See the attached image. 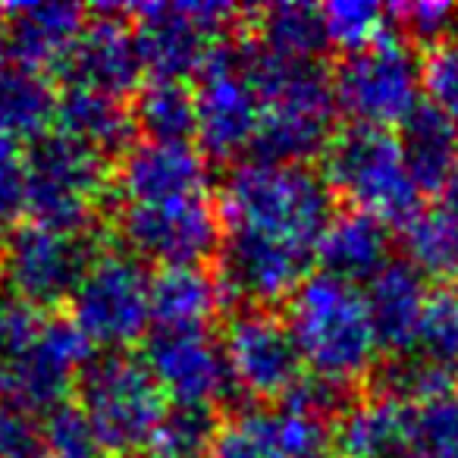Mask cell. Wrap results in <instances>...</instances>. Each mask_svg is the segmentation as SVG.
<instances>
[{"instance_id":"cell-23","label":"cell","mask_w":458,"mask_h":458,"mask_svg":"<svg viewBox=\"0 0 458 458\" xmlns=\"http://www.w3.org/2000/svg\"><path fill=\"white\" fill-rule=\"evenodd\" d=\"M226 293L204 267H160L151 276L154 330H210Z\"/></svg>"},{"instance_id":"cell-12","label":"cell","mask_w":458,"mask_h":458,"mask_svg":"<svg viewBox=\"0 0 458 458\" xmlns=\"http://www.w3.org/2000/svg\"><path fill=\"white\" fill-rule=\"evenodd\" d=\"M116 229L132 258L157 267H204L223 242L220 208L210 195L166 204H123Z\"/></svg>"},{"instance_id":"cell-8","label":"cell","mask_w":458,"mask_h":458,"mask_svg":"<svg viewBox=\"0 0 458 458\" xmlns=\"http://www.w3.org/2000/svg\"><path fill=\"white\" fill-rule=\"evenodd\" d=\"M330 79L336 110L349 116L352 126L393 132L424 104V60L399 35L343 57Z\"/></svg>"},{"instance_id":"cell-35","label":"cell","mask_w":458,"mask_h":458,"mask_svg":"<svg viewBox=\"0 0 458 458\" xmlns=\"http://www.w3.org/2000/svg\"><path fill=\"white\" fill-rule=\"evenodd\" d=\"M389 20H393L395 32L405 35V41L424 45L427 51L458 38V7L445 4V0H439V4H430V0L399 4V7H389Z\"/></svg>"},{"instance_id":"cell-6","label":"cell","mask_w":458,"mask_h":458,"mask_svg":"<svg viewBox=\"0 0 458 458\" xmlns=\"http://www.w3.org/2000/svg\"><path fill=\"white\" fill-rule=\"evenodd\" d=\"M324 179L352 210L386 226H405L420 210V189L402 157L399 135L370 126H345L324 151Z\"/></svg>"},{"instance_id":"cell-18","label":"cell","mask_w":458,"mask_h":458,"mask_svg":"<svg viewBox=\"0 0 458 458\" xmlns=\"http://www.w3.org/2000/svg\"><path fill=\"white\" fill-rule=\"evenodd\" d=\"M123 16L126 13H116V7H101L85 22L70 57L57 70L66 89H91L114 98L141 89L145 70L135 51L132 26Z\"/></svg>"},{"instance_id":"cell-10","label":"cell","mask_w":458,"mask_h":458,"mask_svg":"<svg viewBox=\"0 0 458 458\" xmlns=\"http://www.w3.org/2000/svg\"><path fill=\"white\" fill-rule=\"evenodd\" d=\"M123 13L132 16L141 70L151 79L185 82L210 64L239 10L229 4H139Z\"/></svg>"},{"instance_id":"cell-3","label":"cell","mask_w":458,"mask_h":458,"mask_svg":"<svg viewBox=\"0 0 458 458\" xmlns=\"http://www.w3.org/2000/svg\"><path fill=\"white\" fill-rule=\"evenodd\" d=\"M286 327L308 374L352 389V383L377 368L380 343L361 286L324 270L308 274L289 299Z\"/></svg>"},{"instance_id":"cell-38","label":"cell","mask_w":458,"mask_h":458,"mask_svg":"<svg viewBox=\"0 0 458 458\" xmlns=\"http://www.w3.org/2000/svg\"><path fill=\"white\" fill-rule=\"evenodd\" d=\"M424 95L458 135V38L437 45L424 57Z\"/></svg>"},{"instance_id":"cell-26","label":"cell","mask_w":458,"mask_h":458,"mask_svg":"<svg viewBox=\"0 0 458 458\" xmlns=\"http://www.w3.org/2000/svg\"><path fill=\"white\" fill-rule=\"evenodd\" d=\"M239 424L261 443L270 458H327L333 452L330 420L311 418L289 405H255L239 414Z\"/></svg>"},{"instance_id":"cell-21","label":"cell","mask_w":458,"mask_h":458,"mask_svg":"<svg viewBox=\"0 0 458 458\" xmlns=\"http://www.w3.org/2000/svg\"><path fill=\"white\" fill-rule=\"evenodd\" d=\"M314 258L320 261L324 274L352 283V286H368L393 261L389 226L377 216L352 208L343 214H333Z\"/></svg>"},{"instance_id":"cell-22","label":"cell","mask_w":458,"mask_h":458,"mask_svg":"<svg viewBox=\"0 0 458 458\" xmlns=\"http://www.w3.org/2000/svg\"><path fill=\"white\" fill-rule=\"evenodd\" d=\"M54 126L60 135L91 148L98 154H123L132 145L135 116L123 98L104 95L91 89H64L57 95Z\"/></svg>"},{"instance_id":"cell-45","label":"cell","mask_w":458,"mask_h":458,"mask_svg":"<svg viewBox=\"0 0 458 458\" xmlns=\"http://www.w3.org/2000/svg\"><path fill=\"white\" fill-rule=\"evenodd\" d=\"M114 458H160L154 449H139V452H123V455H114Z\"/></svg>"},{"instance_id":"cell-46","label":"cell","mask_w":458,"mask_h":458,"mask_svg":"<svg viewBox=\"0 0 458 458\" xmlns=\"http://www.w3.org/2000/svg\"><path fill=\"white\" fill-rule=\"evenodd\" d=\"M0 395H7V368H4V355H0Z\"/></svg>"},{"instance_id":"cell-33","label":"cell","mask_w":458,"mask_h":458,"mask_svg":"<svg viewBox=\"0 0 458 458\" xmlns=\"http://www.w3.org/2000/svg\"><path fill=\"white\" fill-rule=\"evenodd\" d=\"M408 352L458 374V289H430L418 336Z\"/></svg>"},{"instance_id":"cell-7","label":"cell","mask_w":458,"mask_h":458,"mask_svg":"<svg viewBox=\"0 0 458 458\" xmlns=\"http://www.w3.org/2000/svg\"><path fill=\"white\" fill-rule=\"evenodd\" d=\"M110 182L107 157L60 132H47L26 154V210L45 226L85 236Z\"/></svg>"},{"instance_id":"cell-27","label":"cell","mask_w":458,"mask_h":458,"mask_svg":"<svg viewBox=\"0 0 458 458\" xmlns=\"http://www.w3.org/2000/svg\"><path fill=\"white\" fill-rule=\"evenodd\" d=\"M255 45L283 60H305L318 64L320 54L330 47L324 29V13L311 4H274V7L251 10Z\"/></svg>"},{"instance_id":"cell-20","label":"cell","mask_w":458,"mask_h":458,"mask_svg":"<svg viewBox=\"0 0 458 458\" xmlns=\"http://www.w3.org/2000/svg\"><path fill=\"white\" fill-rule=\"evenodd\" d=\"M370 324H374L377 343L389 355H402L414 345L420 318H424L430 286L427 276L405 258H393L374 280L364 286Z\"/></svg>"},{"instance_id":"cell-41","label":"cell","mask_w":458,"mask_h":458,"mask_svg":"<svg viewBox=\"0 0 458 458\" xmlns=\"http://www.w3.org/2000/svg\"><path fill=\"white\" fill-rule=\"evenodd\" d=\"M208 458H270V455L239 420H233V424H226L220 430V437H216Z\"/></svg>"},{"instance_id":"cell-9","label":"cell","mask_w":458,"mask_h":458,"mask_svg":"<svg viewBox=\"0 0 458 458\" xmlns=\"http://www.w3.org/2000/svg\"><path fill=\"white\" fill-rule=\"evenodd\" d=\"M70 318L91 345L123 352L151 327V274L126 249L98 251L70 299Z\"/></svg>"},{"instance_id":"cell-47","label":"cell","mask_w":458,"mask_h":458,"mask_svg":"<svg viewBox=\"0 0 458 458\" xmlns=\"http://www.w3.org/2000/svg\"><path fill=\"white\" fill-rule=\"evenodd\" d=\"M0 245H4V233H0Z\"/></svg>"},{"instance_id":"cell-13","label":"cell","mask_w":458,"mask_h":458,"mask_svg":"<svg viewBox=\"0 0 458 458\" xmlns=\"http://www.w3.org/2000/svg\"><path fill=\"white\" fill-rule=\"evenodd\" d=\"M195 141L208 160H236L255 151L261 101L239 47L220 45L195 79Z\"/></svg>"},{"instance_id":"cell-11","label":"cell","mask_w":458,"mask_h":458,"mask_svg":"<svg viewBox=\"0 0 458 458\" xmlns=\"http://www.w3.org/2000/svg\"><path fill=\"white\" fill-rule=\"evenodd\" d=\"M95 255L89 236L35 220L20 223L0 245V283L20 305L51 311L72 299Z\"/></svg>"},{"instance_id":"cell-42","label":"cell","mask_w":458,"mask_h":458,"mask_svg":"<svg viewBox=\"0 0 458 458\" xmlns=\"http://www.w3.org/2000/svg\"><path fill=\"white\" fill-rule=\"evenodd\" d=\"M437 198H439L437 208H443L445 214H452L458 220V166L452 170V176L443 182V189L437 191Z\"/></svg>"},{"instance_id":"cell-24","label":"cell","mask_w":458,"mask_h":458,"mask_svg":"<svg viewBox=\"0 0 458 458\" xmlns=\"http://www.w3.org/2000/svg\"><path fill=\"white\" fill-rule=\"evenodd\" d=\"M408 418L411 408L383 395L352 402L333 427V449L343 458H383L411 443Z\"/></svg>"},{"instance_id":"cell-36","label":"cell","mask_w":458,"mask_h":458,"mask_svg":"<svg viewBox=\"0 0 458 458\" xmlns=\"http://www.w3.org/2000/svg\"><path fill=\"white\" fill-rule=\"evenodd\" d=\"M47 458H101L104 449L91 430L89 418L76 402H64L45 414Z\"/></svg>"},{"instance_id":"cell-16","label":"cell","mask_w":458,"mask_h":458,"mask_svg":"<svg viewBox=\"0 0 458 458\" xmlns=\"http://www.w3.org/2000/svg\"><path fill=\"white\" fill-rule=\"evenodd\" d=\"M311 261L314 251L255 236V233L226 229L216 251V280L226 299L267 311V305L293 299L295 289L308 280Z\"/></svg>"},{"instance_id":"cell-1","label":"cell","mask_w":458,"mask_h":458,"mask_svg":"<svg viewBox=\"0 0 458 458\" xmlns=\"http://www.w3.org/2000/svg\"><path fill=\"white\" fill-rule=\"evenodd\" d=\"M242 64L261 101V132L251 160L301 164L333 141V79L320 64L283 60L261 47H242Z\"/></svg>"},{"instance_id":"cell-17","label":"cell","mask_w":458,"mask_h":458,"mask_svg":"<svg viewBox=\"0 0 458 458\" xmlns=\"http://www.w3.org/2000/svg\"><path fill=\"white\" fill-rule=\"evenodd\" d=\"M110 191L123 204H166L210 195L208 157L195 145L132 141L120 154Z\"/></svg>"},{"instance_id":"cell-4","label":"cell","mask_w":458,"mask_h":458,"mask_svg":"<svg viewBox=\"0 0 458 458\" xmlns=\"http://www.w3.org/2000/svg\"><path fill=\"white\" fill-rule=\"evenodd\" d=\"M7 368V395L47 414L76 389V377L95 355V345L64 314H38L13 301L0 330Z\"/></svg>"},{"instance_id":"cell-2","label":"cell","mask_w":458,"mask_h":458,"mask_svg":"<svg viewBox=\"0 0 458 458\" xmlns=\"http://www.w3.org/2000/svg\"><path fill=\"white\" fill-rule=\"evenodd\" d=\"M220 220L236 233L318 251L324 229L330 226L333 189L320 173L301 164L245 160L229 170L220 185Z\"/></svg>"},{"instance_id":"cell-32","label":"cell","mask_w":458,"mask_h":458,"mask_svg":"<svg viewBox=\"0 0 458 458\" xmlns=\"http://www.w3.org/2000/svg\"><path fill=\"white\" fill-rule=\"evenodd\" d=\"M330 47H339L343 57L368 51L389 35V7L370 0H336L320 7Z\"/></svg>"},{"instance_id":"cell-15","label":"cell","mask_w":458,"mask_h":458,"mask_svg":"<svg viewBox=\"0 0 458 458\" xmlns=\"http://www.w3.org/2000/svg\"><path fill=\"white\" fill-rule=\"evenodd\" d=\"M141 361L170 405L216 408L236 393L223 339L210 330H154Z\"/></svg>"},{"instance_id":"cell-29","label":"cell","mask_w":458,"mask_h":458,"mask_svg":"<svg viewBox=\"0 0 458 458\" xmlns=\"http://www.w3.org/2000/svg\"><path fill=\"white\" fill-rule=\"evenodd\" d=\"M135 129L145 141L191 145L195 139V89L173 79H148L135 91Z\"/></svg>"},{"instance_id":"cell-30","label":"cell","mask_w":458,"mask_h":458,"mask_svg":"<svg viewBox=\"0 0 458 458\" xmlns=\"http://www.w3.org/2000/svg\"><path fill=\"white\" fill-rule=\"evenodd\" d=\"M405 261L433 280L458 276V220L443 208H420L402 226Z\"/></svg>"},{"instance_id":"cell-25","label":"cell","mask_w":458,"mask_h":458,"mask_svg":"<svg viewBox=\"0 0 458 458\" xmlns=\"http://www.w3.org/2000/svg\"><path fill=\"white\" fill-rule=\"evenodd\" d=\"M399 145L405 166L420 191H439L458 166V135L443 114L430 104H420L399 126Z\"/></svg>"},{"instance_id":"cell-40","label":"cell","mask_w":458,"mask_h":458,"mask_svg":"<svg viewBox=\"0 0 458 458\" xmlns=\"http://www.w3.org/2000/svg\"><path fill=\"white\" fill-rule=\"evenodd\" d=\"M26 210V157L20 145L0 135V223Z\"/></svg>"},{"instance_id":"cell-43","label":"cell","mask_w":458,"mask_h":458,"mask_svg":"<svg viewBox=\"0 0 458 458\" xmlns=\"http://www.w3.org/2000/svg\"><path fill=\"white\" fill-rule=\"evenodd\" d=\"M10 47H7V35H4V22H0V76L10 70Z\"/></svg>"},{"instance_id":"cell-31","label":"cell","mask_w":458,"mask_h":458,"mask_svg":"<svg viewBox=\"0 0 458 458\" xmlns=\"http://www.w3.org/2000/svg\"><path fill=\"white\" fill-rule=\"evenodd\" d=\"M220 430L216 408L170 405L154 433L151 449L160 458H208Z\"/></svg>"},{"instance_id":"cell-19","label":"cell","mask_w":458,"mask_h":458,"mask_svg":"<svg viewBox=\"0 0 458 458\" xmlns=\"http://www.w3.org/2000/svg\"><path fill=\"white\" fill-rule=\"evenodd\" d=\"M0 22L7 35L10 57L22 70H54L64 66L72 45L82 35L89 22V10L64 0H47V4H16V7H0Z\"/></svg>"},{"instance_id":"cell-39","label":"cell","mask_w":458,"mask_h":458,"mask_svg":"<svg viewBox=\"0 0 458 458\" xmlns=\"http://www.w3.org/2000/svg\"><path fill=\"white\" fill-rule=\"evenodd\" d=\"M280 405H289L295 411H305L320 420H336L352 405V389L324 380V377L301 374V380L283 395Z\"/></svg>"},{"instance_id":"cell-5","label":"cell","mask_w":458,"mask_h":458,"mask_svg":"<svg viewBox=\"0 0 458 458\" xmlns=\"http://www.w3.org/2000/svg\"><path fill=\"white\" fill-rule=\"evenodd\" d=\"M72 393L110 455L148 449L170 408L148 364L129 352H95L79 370Z\"/></svg>"},{"instance_id":"cell-28","label":"cell","mask_w":458,"mask_h":458,"mask_svg":"<svg viewBox=\"0 0 458 458\" xmlns=\"http://www.w3.org/2000/svg\"><path fill=\"white\" fill-rule=\"evenodd\" d=\"M57 116V91L45 72L7 70L0 76V135L10 141H38Z\"/></svg>"},{"instance_id":"cell-34","label":"cell","mask_w":458,"mask_h":458,"mask_svg":"<svg viewBox=\"0 0 458 458\" xmlns=\"http://www.w3.org/2000/svg\"><path fill=\"white\" fill-rule=\"evenodd\" d=\"M408 437L420 458H458V389L414 405Z\"/></svg>"},{"instance_id":"cell-37","label":"cell","mask_w":458,"mask_h":458,"mask_svg":"<svg viewBox=\"0 0 458 458\" xmlns=\"http://www.w3.org/2000/svg\"><path fill=\"white\" fill-rule=\"evenodd\" d=\"M45 455V418L13 395H0V458Z\"/></svg>"},{"instance_id":"cell-44","label":"cell","mask_w":458,"mask_h":458,"mask_svg":"<svg viewBox=\"0 0 458 458\" xmlns=\"http://www.w3.org/2000/svg\"><path fill=\"white\" fill-rule=\"evenodd\" d=\"M383 458H420V455H418V452L411 449V443H408V445H402V449L389 452V455H383Z\"/></svg>"},{"instance_id":"cell-14","label":"cell","mask_w":458,"mask_h":458,"mask_svg":"<svg viewBox=\"0 0 458 458\" xmlns=\"http://www.w3.org/2000/svg\"><path fill=\"white\" fill-rule=\"evenodd\" d=\"M223 352L236 393L255 402H280L305 374L286 318L264 308H242L223 330Z\"/></svg>"}]
</instances>
